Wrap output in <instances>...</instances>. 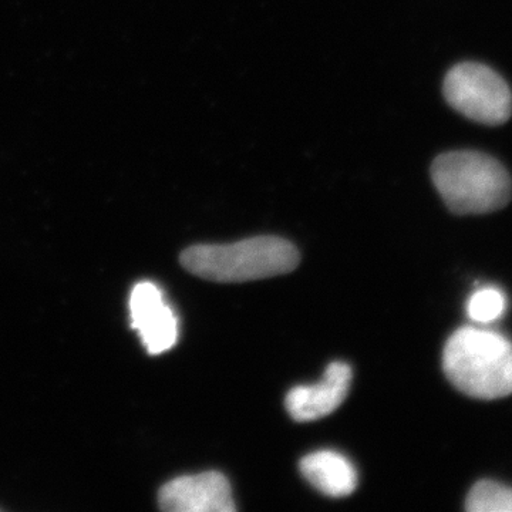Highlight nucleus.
<instances>
[{"label": "nucleus", "instance_id": "2", "mask_svg": "<svg viewBox=\"0 0 512 512\" xmlns=\"http://www.w3.org/2000/svg\"><path fill=\"white\" fill-rule=\"evenodd\" d=\"M431 178L448 210L458 215L498 211L512 198L504 165L478 151L441 154L431 165Z\"/></svg>", "mask_w": 512, "mask_h": 512}, {"label": "nucleus", "instance_id": "9", "mask_svg": "<svg viewBox=\"0 0 512 512\" xmlns=\"http://www.w3.org/2000/svg\"><path fill=\"white\" fill-rule=\"evenodd\" d=\"M466 508L470 512H512V488L495 481H480L471 488Z\"/></svg>", "mask_w": 512, "mask_h": 512}, {"label": "nucleus", "instance_id": "3", "mask_svg": "<svg viewBox=\"0 0 512 512\" xmlns=\"http://www.w3.org/2000/svg\"><path fill=\"white\" fill-rule=\"evenodd\" d=\"M181 264L207 281L247 282L289 274L299 264L298 249L278 237H255L228 245L185 249Z\"/></svg>", "mask_w": 512, "mask_h": 512}, {"label": "nucleus", "instance_id": "8", "mask_svg": "<svg viewBox=\"0 0 512 512\" xmlns=\"http://www.w3.org/2000/svg\"><path fill=\"white\" fill-rule=\"evenodd\" d=\"M301 473L316 490L329 497H346L356 490L355 466L336 451H316L303 457Z\"/></svg>", "mask_w": 512, "mask_h": 512}, {"label": "nucleus", "instance_id": "7", "mask_svg": "<svg viewBox=\"0 0 512 512\" xmlns=\"http://www.w3.org/2000/svg\"><path fill=\"white\" fill-rule=\"evenodd\" d=\"M350 383L352 369L346 363H332L319 383L293 387L286 396V409L296 421L322 419L345 402Z\"/></svg>", "mask_w": 512, "mask_h": 512}, {"label": "nucleus", "instance_id": "5", "mask_svg": "<svg viewBox=\"0 0 512 512\" xmlns=\"http://www.w3.org/2000/svg\"><path fill=\"white\" fill-rule=\"evenodd\" d=\"M158 503L168 512H232L237 510L231 485L218 471L175 478L161 488Z\"/></svg>", "mask_w": 512, "mask_h": 512}, {"label": "nucleus", "instance_id": "6", "mask_svg": "<svg viewBox=\"0 0 512 512\" xmlns=\"http://www.w3.org/2000/svg\"><path fill=\"white\" fill-rule=\"evenodd\" d=\"M131 326L140 333L150 355H161L178 340V318L153 282H140L130 296Z\"/></svg>", "mask_w": 512, "mask_h": 512}, {"label": "nucleus", "instance_id": "4", "mask_svg": "<svg viewBox=\"0 0 512 512\" xmlns=\"http://www.w3.org/2000/svg\"><path fill=\"white\" fill-rule=\"evenodd\" d=\"M447 103L467 119L485 126H501L512 114L510 86L485 64H457L444 79Z\"/></svg>", "mask_w": 512, "mask_h": 512}, {"label": "nucleus", "instance_id": "1", "mask_svg": "<svg viewBox=\"0 0 512 512\" xmlns=\"http://www.w3.org/2000/svg\"><path fill=\"white\" fill-rule=\"evenodd\" d=\"M447 379L467 396L495 400L512 394V343L500 333L466 326L447 340Z\"/></svg>", "mask_w": 512, "mask_h": 512}, {"label": "nucleus", "instance_id": "10", "mask_svg": "<svg viewBox=\"0 0 512 512\" xmlns=\"http://www.w3.org/2000/svg\"><path fill=\"white\" fill-rule=\"evenodd\" d=\"M507 309V298L501 289L484 286L471 295L467 303V313L477 323H493L500 319Z\"/></svg>", "mask_w": 512, "mask_h": 512}]
</instances>
